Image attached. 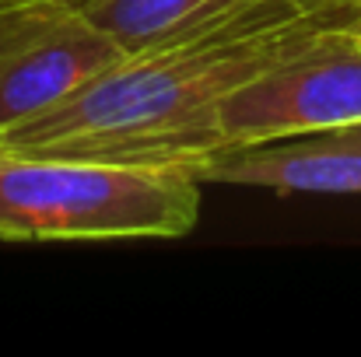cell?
<instances>
[{"label":"cell","mask_w":361,"mask_h":357,"mask_svg":"<svg viewBox=\"0 0 361 357\" xmlns=\"http://www.w3.org/2000/svg\"><path fill=\"white\" fill-rule=\"evenodd\" d=\"M334 4L263 0L183 39L123 56L0 144L120 165L197 168L225 151L221 99L326 39Z\"/></svg>","instance_id":"cell-1"},{"label":"cell","mask_w":361,"mask_h":357,"mask_svg":"<svg viewBox=\"0 0 361 357\" xmlns=\"http://www.w3.org/2000/svg\"><path fill=\"white\" fill-rule=\"evenodd\" d=\"M200 186L179 165H120L0 144V238H183L197 228Z\"/></svg>","instance_id":"cell-2"},{"label":"cell","mask_w":361,"mask_h":357,"mask_svg":"<svg viewBox=\"0 0 361 357\" xmlns=\"http://www.w3.org/2000/svg\"><path fill=\"white\" fill-rule=\"evenodd\" d=\"M218 126L225 147L361 126V46L334 18L323 42L232 88Z\"/></svg>","instance_id":"cell-3"},{"label":"cell","mask_w":361,"mask_h":357,"mask_svg":"<svg viewBox=\"0 0 361 357\" xmlns=\"http://www.w3.org/2000/svg\"><path fill=\"white\" fill-rule=\"evenodd\" d=\"M120 46L74 4L35 0L0 11V137L120 63Z\"/></svg>","instance_id":"cell-4"},{"label":"cell","mask_w":361,"mask_h":357,"mask_svg":"<svg viewBox=\"0 0 361 357\" xmlns=\"http://www.w3.org/2000/svg\"><path fill=\"white\" fill-rule=\"evenodd\" d=\"M193 175L277 193H361V140L348 130H326L239 144L204 158Z\"/></svg>","instance_id":"cell-5"},{"label":"cell","mask_w":361,"mask_h":357,"mask_svg":"<svg viewBox=\"0 0 361 357\" xmlns=\"http://www.w3.org/2000/svg\"><path fill=\"white\" fill-rule=\"evenodd\" d=\"M123 53H140L263 0H74Z\"/></svg>","instance_id":"cell-6"},{"label":"cell","mask_w":361,"mask_h":357,"mask_svg":"<svg viewBox=\"0 0 361 357\" xmlns=\"http://www.w3.org/2000/svg\"><path fill=\"white\" fill-rule=\"evenodd\" d=\"M341 32H344V39H351L355 46H361V14L358 11H351L348 18H341Z\"/></svg>","instance_id":"cell-7"},{"label":"cell","mask_w":361,"mask_h":357,"mask_svg":"<svg viewBox=\"0 0 361 357\" xmlns=\"http://www.w3.org/2000/svg\"><path fill=\"white\" fill-rule=\"evenodd\" d=\"M21 4H35V0H0V11L4 7H21Z\"/></svg>","instance_id":"cell-8"},{"label":"cell","mask_w":361,"mask_h":357,"mask_svg":"<svg viewBox=\"0 0 361 357\" xmlns=\"http://www.w3.org/2000/svg\"><path fill=\"white\" fill-rule=\"evenodd\" d=\"M348 133H351V137H358V140H361V126H348Z\"/></svg>","instance_id":"cell-9"},{"label":"cell","mask_w":361,"mask_h":357,"mask_svg":"<svg viewBox=\"0 0 361 357\" xmlns=\"http://www.w3.org/2000/svg\"><path fill=\"white\" fill-rule=\"evenodd\" d=\"M348 4H351V11H358L361 14V0H348Z\"/></svg>","instance_id":"cell-10"}]
</instances>
